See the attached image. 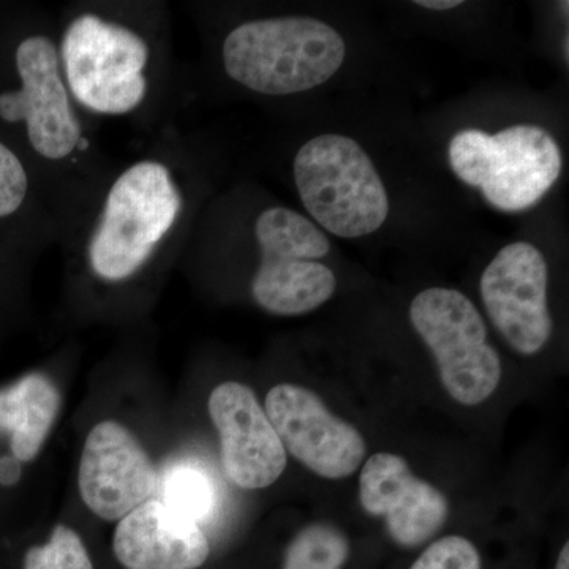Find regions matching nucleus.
Instances as JSON below:
<instances>
[{"mask_svg":"<svg viewBox=\"0 0 569 569\" xmlns=\"http://www.w3.org/2000/svg\"><path fill=\"white\" fill-rule=\"evenodd\" d=\"M346 54V41L336 29L305 17L244 22L223 43L227 73L264 96H290L323 84Z\"/></svg>","mask_w":569,"mask_h":569,"instance_id":"nucleus-1","label":"nucleus"},{"mask_svg":"<svg viewBox=\"0 0 569 569\" xmlns=\"http://www.w3.org/2000/svg\"><path fill=\"white\" fill-rule=\"evenodd\" d=\"M295 181L307 212L331 234L361 238L387 222V189L351 138L326 133L306 142L296 153Z\"/></svg>","mask_w":569,"mask_h":569,"instance_id":"nucleus-2","label":"nucleus"},{"mask_svg":"<svg viewBox=\"0 0 569 569\" xmlns=\"http://www.w3.org/2000/svg\"><path fill=\"white\" fill-rule=\"evenodd\" d=\"M449 163L460 181L481 189L486 201L503 212L537 204L563 168L559 144L530 123L496 134L460 130L449 142Z\"/></svg>","mask_w":569,"mask_h":569,"instance_id":"nucleus-3","label":"nucleus"},{"mask_svg":"<svg viewBox=\"0 0 569 569\" xmlns=\"http://www.w3.org/2000/svg\"><path fill=\"white\" fill-rule=\"evenodd\" d=\"M182 198L159 162L130 167L112 183L89 244L92 271L110 282L129 279L173 228Z\"/></svg>","mask_w":569,"mask_h":569,"instance_id":"nucleus-4","label":"nucleus"},{"mask_svg":"<svg viewBox=\"0 0 569 569\" xmlns=\"http://www.w3.org/2000/svg\"><path fill=\"white\" fill-rule=\"evenodd\" d=\"M261 263L252 295L266 312L305 316L336 293L335 272L320 263L331 249L323 231L301 213L287 208L266 209L254 224Z\"/></svg>","mask_w":569,"mask_h":569,"instance_id":"nucleus-5","label":"nucleus"},{"mask_svg":"<svg viewBox=\"0 0 569 569\" xmlns=\"http://www.w3.org/2000/svg\"><path fill=\"white\" fill-rule=\"evenodd\" d=\"M410 320L437 359L448 395L475 407L497 391L501 359L473 302L451 288H427L411 301Z\"/></svg>","mask_w":569,"mask_h":569,"instance_id":"nucleus-6","label":"nucleus"},{"mask_svg":"<svg viewBox=\"0 0 569 569\" xmlns=\"http://www.w3.org/2000/svg\"><path fill=\"white\" fill-rule=\"evenodd\" d=\"M62 59L70 91L88 110L126 114L144 99L149 48L123 26L82 14L63 36Z\"/></svg>","mask_w":569,"mask_h":569,"instance_id":"nucleus-7","label":"nucleus"},{"mask_svg":"<svg viewBox=\"0 0 569 569\" xmlns=\"http://www.w3.org/2000/svg\"><path fill=\"white\" fill-rule=\"evenodd\" d=\"M548 282L545 254L529 242L503 247L481 277L488 316L519 355L539 353L552 336Z\"/></svg>","mask_w":569,"mask_h":569,"instance_id":"nucleus-8","label":"nucleus"},{"mask_svg":"<svg viewBox=\"0 0 569 569\" xmlns=\"http://www.w3.org/2000/svg\"><path fill=\"white\" fill-rule=\"evenodd\" d=\"M17 69L21 89L0 96V118L24 121L32 148L44 159H66L80 144L81 126L62 81L54 43L43 36L21 41Z\"/></svg>","mask_w":569,"mask_h":569,"instance_id":"nucleus-9","label":"nucleus"},{"mask_svg":"<svg viewBox=\"0 0 569 569\" xmlns=\"http://www.w3.org/2000/svg\"><path fill=\"white\" fill-rule=\"evenodd\" d=\"M264 411L284 451L318 477H351L366 456L359 430L336 417L323 400L305 387L282 383L269 389Z\"/></svg>","mask_w":569,"mask_h":569,"instance_id":"nucleus-10","label":"nucleus"},{"mask_svg":"<svg viewBox=\"0 0 569 569\" xmlns=\"http://www.w3.org/2000/svg\"><path fill=\"white\" fill-rule=\"evenodd\" d=\"M78 488L97 518L119 522L151 500L159 477L148 451L121 422H99L82 447Z\"/></svg>","mask_w":569,"mask_h":569,"instance_id":"nucleus-11","label":"nucleus"},{"mask_svg":"<svg viewBox=\"0 0 569 569\" xmlns=\"http://www.w3.org/2000/svg\"><path fill=\"white\" fill-rule=\"evenodd\" d=\"M224 475L238 488L266 489L282 477L287 451L264 408L247 385L224 381L208 400Z\"/></svg>","mask_w":569,"mask_h":569,"instance_id":"nucleus-12","label":"nucleus"},{"mask_svg":"<svg viewBox=\"0 0 569 569\" xmlns=\"http://www.w3.org/2000/svg\"><path fill=\"white\" fill-rule=\"evenodd\" d=\"M359 501L367 515L385 520L389 537L402 548L425 545L449 516L447 497L392 452L367 459L359 477Z\"/></svg>","mask_w":569,"mask_h":569,"instance_id":"nucleus-13","label":"nucleus"},{"mask_svg":"<svg viewBox=\"0 0 569 569\" xmlns=\"http://www.w3.org/2000/svg\"><path fill=\"white\" fill-rule=\"evenodd\" d=\"M112 552L126 569H197L211 546L201 526L151 498L119 520Z\"/></svg>","mask_w":569,"mask_h":569,"instance_id":"nucleus-14","label":"nucleus"},{"mask_svg":"<svg viewBox=\"0 0 569 569\" xmlns=\"http://www.w3.org/2000/svg\"><path fill=\"white\" fill-rule=\"evenodd\" d=\"M59 410V389L43 373H29L0 389V430L9 433L18 462H31L40 455Z\"/></svg>","mask_w":569,"mask_h":569,"instance_id":"nucleus-15","label":"nucleus"},{"mask_svg":"<svg viewBox=\"0 0 569 569\" xmlns=\"http://www.w3.org/2000/svg\"><path fill=\"white\" fill-rule=\"evenodd\" d=\"M159 488H162L160 500L168 508L193 520L198 526L212 518L216 512L219 496L213 479L194 460L182 459L171 463L164 470L162 479L159 478Z\"/></svg>","mask_w":569,"mask_h":569,"instance_id":"nucleus-16","label":"nucleus"},{"mask_svg":"<svg viewBox=\"0 0 569 569\" xmlns=\"http://www.w3.org/2000/svg\"><path fill=\"white\" fill-rule=\"evenodd\" d=\"M350 557V542L331 523L305 527L287 546L282 569H340Z\"/></svg>","mask_w":569,"mask_h":569,"instance_id":"nucleus-17","label":"nucleus"},{"mask_svg":"<svg viewBox=\"0 0 569 569\" xmlns=\"http://www.w3.org/2000/svg\"><path fill=\"white\" fill-rule=\"evenodd\" d=\"M24 569H93L84 541L69 526H56L44 545L26 552Z\"/></svg>","mask_w":569,"mask_h":569,"instance_id":"nucleus-18","label":"nucleus"},{"mask_svg":"<svg viewBox=\"0 0 569 569\" xmlns=\"http://www.w3.org/2000/svg\"><path fill=\"white\" fill-rule=\"evenodd\" d=\"M410 569H481V557L473 542L451 535L432 542Z\"/></svg>","mask_w":569,"mask_h":569,"instance_id":"nucleus-19","label":"nucleus"},{"mask_svg":"<svg viewBox=\"0 0 569 569\" xmlns=\"http://www.w3.org/2000/svg\"><path fill=\"white\" fill-rule=\"evenodd\" d=\"M28 189V173L21 160L0 142V219L21 208Z\"/></svg>","mask_w":569,"mask_h":569,"instance_id":"nucleus-20","label":"nucleus"},{"mask_svg":"<svg viewBox=\"0 0 569 569\" xmlns=\"http://www.w3.org/2000/svg\"><path fill=\"white\" fill-rule=\"evenodd\" d=\"M417 6L422 9L443 11L456 9V7L462 6V2L460 0H419Z\"/></svg>","mask_w":569,"mask_h":569,"instance_id":"nucleus-21","label":"nucleus"},{"mask_svg":"<svg viewBox=\"0 0 569 569\" xmlns=\"http://www.w3.org/2000/svg\"><path fill=\"white\" fill-rule=\"evenodd\" d=\"M556 569H569V545L563 546V549H561L559 560H557V567Z\"/></svg>","mask_w":569,"mask_h":569,"instance_id":"nucleus-22","label":"nucleus"}]
</instances>
